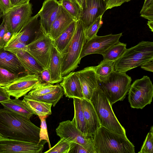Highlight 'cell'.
<instances>
[{
    "label": "cell",
    "mask_w": 153,
    "mask_h": 153,
    "mask_svg": "<svg viewBox=\"0 0 153 153\" xmlns=\"http://www.w3.org/2000/svg\"><path fill=\"white\" fill-rule=\"evenodd\" d=\"M40 128L29 118L4 108L0 109V137L38 144Z\"/></svg>",
    "instance_id": "cell-1"
},
{
    "label": "cell",
    "mask_w": 153,
    "mask_h": 153,
    "mask_svg": "<svg viewBox=\"0 0 153 153\" xmlns=\"http://www.w3.org/2000/svg\"><path fill=\"white\" fill-rule=\"evenodd\" d=\"M95 153H135L134 146L126 135L119 134L100 126L94 133Z\"/></svg>",
    "instance_id": "cell-2"
},
{
    "label": "cell",
    "mask_w": 153,
    "mask_h": 153,
    "mask_svg": "<svg viewBox=\"0 0 153 153\" xmlns=\"http://www.w3.org/2000/svg\"><path fill=\"white\" fill-rule=\"evenodd\" d=\"M76 22V28L73 38L61 53L62 77L73 71L78 67L81 60V51L87 41L83 22L80 19Z\"/></svg>",
    "instance_id": "cell-3"
},
{
    "label": "cell",
    "mask_w": 153,
    "mask_h": 153,
    "mask_svg": "<svg viewBox=\"0 0 153 153\" xmlns=\"http://www.w3.org/2000/svg\"><path fill=\"white\" fill-rule=\"evenodd\" d=\"M153 60V42L142 41L127 49L123 55L114 62V71L126 73L127 71Z\"/></svg>",
    "instance_id": "cell-4"
},
{
    "label": "cell",
    "mask_w": 153,
    "mask_h": 153,
    "mask_svg": "<svg viewBox=\"0 0 153 153\" xmlns=\"http://www.w3.org/2000/svg\"><path fill=\"white\" fill-rule=\"evenodd\" d=\"M132 79L126 73L112 72L108 76L98 79V87L109 100L111 105L125 98Z\"/></svg>",
    "instance_id": "cell-5"
},
{
    "label": "cell",
    "mask_w": 153,
    "mask_h": 153,
    "mask_svg": "<svg viewBox=\"0 0 153 153\" xmlns=\"http://www.w3.org/2000/svg\"><path fill=\"white\" fill-rule=\"evenodd\" d=\"M90 101L100 126L116 133L126 135V130L115 116L109 100L98 86L94 90Z\"/></svg>",
    "instance_id": "cell-6"
},
{
    "label": "cell",
    "mask_w": 153,
    "mask_h": 153,
    "mask_svg": "<svg viewBox=\"0 0 153 153\" xmlns=\"http://www.w3.org/2000/svg\"><path fill=\"white\" fill-rule=\"evenodd\" d=\"M53 45V41L40 26L33 39L27 45L26 51L44 69L48 68Z\"/></svg>",
    "instance_id": "cell-7"
},
{
    "label": "cell",
    "mask_w": 153,
    "mask_h": 153,
    "mask_svg": "<svg viewBox=\"0 0 153 153\" xmlns=\"http://www.w3.org/2000/svg\"><path fill=\"white\" fill-rule=\"evenodd\" d=\"M153 97V85L149 77L143 76L131 85L128 92V100L131 107L143 109L151 104Z\"/></svg>",
    "instance_id": "cell-8"
},
{
    "label": "cell",
    "mask_w": 153,
    "mask_h": 153,
    "mask_svg": "<svg viewBox=\"0 0 153 153\" xmlns=\"http://www.w3.org/2000/svg\"><path fill=\"white\" fill-rule=\"evenodd\" d=\"M56 134L70 142L78 143L89 153H95L93 144V136H88L80 131L69 120L60 122L56 129Z\"/></svg>",
    "instance_id": "cell-9"
},
{
    "label": "cell",
    "mask_w": 153,
    "mask_h": 153,
    "mask_svg": "<svg viewBox=\"0 0 153 153\" xmlns=\"http://www.w3.org/2000/svg\"><path fill=\"white\" fill-rule=\"evenodd\" d=\"M32 5L30 2L11 7L4 14L3 20L6 23L8 31L11 33H18L31 17Z\"/></svg>",
    "instance_id": "cell-10"
},
{
    "label": "cell",
    "mask_w": 153,
    "mask_h": 153,
    "mask_svg": "<svg viewBox=\"0 0 153 153\" xmlns=\"http://www.w3.org/2000/svg\"><path fill=\"white\" fill-rule=\"evenodd\" d=\"M43 82L37 74H27L2 87L10 96L19 98L24 96Z\"/></svg>",
    "instance_id": "cell-11"
},
{
    "label": "cell",
    "mask_w": 153,
    "mask_h": 153,
    "mask_svg": "<svg viewBox=\"0 0 153 153\" xmlns=\"http://www.w3.org/2000/svg\"><path fill=\"white\" fill-rule=\"evenodd\" d=\"M122 34L120 33L102 36L96 35L86 42L82 50L80 58L81 59L87 55L93 54L102 55L110 47L119 41Z\"/></svg>",
    "instance_id": "cell-12"
},
{
    "label": "cell",
    "mask_w": 153,
    "mask_h": 153,
    "mask_svg": "<svg viewBox=\"0 0 153 153\" xmlns=\"http://www.w3.org/2000/svg\"><path fill=\"white\" fill-rule=\"evenodd\" d=\"M42 140L38 144L0 137V153H42L47 141Z\"/></svg>",
    "instance_id": "cell-13"
},
{
    "label": "cell",
    "mask_w": 153,
    "mask_h": 153,
    "mask_svg": "<svg viewBox=\"0 0 153 153\" xmlns=\"http://www.w3.org/2000/svg\"><path fill=\"white\" fill-rule=\"evenodd\" d=\"M61 6L57 0H45L38 12L40 26L43 32L49 35L51 25L59 14Z\"/></svg>",
    "instance_id": "cell-14"
},
{
    "label": "cell",
    "mask_w": 153,
    "mask_h": 153,
    "mask_svg": "<svg viewBox=\"0 0 153 153\" xmlns=\"http://www.w3.org/2000/svg\"><path fill=\"white\" fill-rule=\"evenodd\" d=\"M79 78L84 99L90 101L98 86V77L93 66L88 67L76 72Z\"/></svg>",
    "instance_id": "cell-15"
},
{
    "label": "cell",
    "mask_w": 153,
    "mask_h": 153,
    "mask_svg": "<svg viewBox=\"0 0 153 153\" xmlns=\"http://www.w3.org/2000/svg\"><path fill=\"white\" fill-rule=\"evenodd\" d=\"M106 2L104 0H86V6L82 10L79 19L85 29L90 25L106 10Z\"/></svg>",
    "instance_id": "cell-16"
},
{
    "label": "cell",
    "mask_w": 153,
    "mask_h": 153,
    "mask_svg": "<svg viewBox=\"0 0 153 153\" xmlns=\"http://www.w3.org/2000/svg\"><path fill=\"white\" fill-rule=\"evenodd\" d=\"M60 85L65 96L69 98L84 99L80 81L76 72L72 71L63 77Z\"/></svg>",
    "instance_id": "cell-17"
},
{
    "label": "cell",
    "mask_w": 153,
    "mask_h": 153,
    "mask_svg": "<svg viewBox=\"0 0 153 153\" xmlns=\"http://www.w3.org/2000/svg\"><path fill=\"white\" fill-rule=\"evenodd\" d=\"M4 47H0V67L15 74H27L16 56Z\"/></svg>",
    "instance_id": "cell-18"
},
{
    "label": "cell",
    "mask_w": 153,
    "mask_h": 153,
    "mask_svg": "<svg viewBox=\"0 0 153 153\" xmlns=\"http://www.w3.org/2000/svg\"><path fill=\"white\" fill-rule=\"evenodd\" d=\"M74 21L61 6V10L59 14L51 27L49 35L52 40L53 41L57 38Z\"/></svg>",
    "instance_id": "cell-19"
},
{
    "label": "cell",
    "mask_w": 153,
    "mask_h": 153,
    "mask_svg": "<svg viewBox=\"0 0 153 153\" xmlns=\"http://www.w3.org/2000/svg\"><path fill=\"white\" fill-rule=\"evenodd\" d=\"M38 13L31 17L25 24L18 32L21 42L26 45L30 43L33 37L34 38L40 27V20Z\"/></svg>",
    "instance_id": "cell-20"
},
{
    "label": "cell",
    "mask_w": 153,
    "mask_h": 153,
    "mask_svg": "<svg viewBox=\"0 0 153 153\" xmlns=\"http://www.w3.org/2000/svg\"><path fill=\"white\" fill-rule=\"evenodd\" d=\"M27 74H37L40 76L44 69L36 59L27 51H18L14 53Z\"/></svg>",
    "instance_id": "cell-21"
},
{
    "label": "cell",
    "mask_w": 153,
    "mask_h": 153,
    "mask_svg": "<svg viewBox=\"0 0 153 153\" xmlns=\"http://www.w3.org/2000/svg\"><path fill=\"white\" fill-rule=\"evenodd\" d=\"M48 68L51 76L50 83L61 82L63 79L61 74V56L59 51L54 45Z\"/></svg>",
    "instance_id": "cell-22"
},
{
    "label": "cell",
    "mask_w": 153,
    "mask_h": 153,
    "mask_svg": "<svg viewBox=\"0 0 153 153\" xmlns=\"http://www.w3.org/2000/svg\"><path fill=\"white\" fill-rule=\"evenodd\" d=\"M85 120L91 135H93L100 126L95 109L90 101L81 100Z\"/></svg>",
    "instance_id": "cell-23"
},
{
    "label": "cell",
    "mask_w": 153,
    "mask_h": 153,
    "mask_svg": "<svg viewBox=\"0 0 153 153\" xmlns=\"http://www.w3.org/2000/svg\"><path fill=\"white\" fill-rule=\"evenodd\" d=\"M73 99L74 113L71 121L81 132L87 136H93L90 133L85 120L82 105V99L75 98Z\"/></svg>",
    "instance_id": "cell-24"
},
{
    "label": "cell",
    "mask_w": 153,
    "mask_h": 153,
    "mask_svg": "<svg viewBox=\"0 0 153 153\" xmlns=\"http://www.w3.org/2000/svg\"><path fill=\"white\" fill-rule=\"evenodd\" d=\"M22 100L34 114L39 117H46L52 114L51 108L52 105L51 104L34 100L25 95Z\"/></svg>",
    "instance_id": "cell-25"
},
{
    "label": "cell",
    "mask_w": 153,
    "mask_h": 153,
    "mask_svg": "<svg viewBox=\"0 0 153 153\" xmlns=\"http://www.w3.org/2000/svg\"><path fill=\"white\" fill-rule=\"evenodd\" d=\"M1 103L4 108L29 119L34 114L22 100L19 99H10Z\"/></svg>",
    "instance_id": "cell-26"
},
{
    "label": "cell",
    "mask_w": 153,
    "mask_h": 153,
    "mask_svg": "<svg viewBox=\"0 0 153 153\" xmlns=\"http://www.w3.org/2000/svg\"><path fill=\"white\" fill-rule=\"evenodd\" d=\"M76 21H73L68 27L53 42L54 46L61 53L69 43L74 33Z\"/></svg>",
    "instance_id": "cell-27"
},
{
    "label": "cell",
    "mask_w": 153,
    "mask_h": 153,
    "mask_svg": "<svg viewBox=\"0 0 153 153\" xmlns=\"http://www.w3.org/2000/svg\"><path fill=\"white\" fill-rule=\"evenodd\" d=\"M64 94V91L63 88L60 84H57V86L54 89L45 95L41 96L29 97L51 104L54 107L56 105Z\"/></svg>",
    "instance_id": "cell-28"
},
{
    "label": "cell",
    "mask_w": 153,
    "mask_h": 153,
    "mask_svg": "<svg viewBox=\"0 0 153 153\" xmlns=\"http://www.w3.org/2000/svg\"><path fill=\"white\" fill-rule=\"evenodd\" d=\"M126 44L118 41L110 47L102 55L103 60L115 62L123 54L126 50Z\"/></svg>",
    "instance_id": "cell-29"
},
{
    "label": "cell",
    "mask_w": 153,
    "mask_h": 153,
    "mask_svg": "<svg viewBox=\"0 0 153 153\" xmlns=\"http://www.w3.org/2000/svg\"><path fill=\"white\" fill-rule=\"evenodd\" d=\"M58 2L74 21L79 19L82 10L75 0H59Z\"/></svg>",
    "instance_id": "cell-30"
},
{
    "label": "cell",
    "mask_w": 153,
    "mask_h": 153,
    "mask_svg": "<svg viewBox=\"0 0 153 153\" xmlns=\"http://www.w3.org/2000/svg\"><path fill=\"white\" fill-rule=\"evenodd\" d=\"M114 62L102 60L97 66H93L98 79L106 77L114 71Z\"/></svg>",
    "instance_id": "cell-31"
},
{
    "label": "cell",
    "mask_w": 153,
    "mask_h": 153,
    "mask_svg": "<svg viewBox=\"0 0 153 153\" xmlns=\"http://www.w3.org/2000/svg\"><path fill=\"white\" fill-rule=\"evenodd\" d=\"M4 49L13 53L18 51L27 49V45L21 42L18 33H13L11 37L6 43Z\"/></svg>",
    "instance_id": "cell-32"
},
{
    "label": "cell",
    "mask_w": 153,
    "mask_h": 153,
    "mask_svg": "<svg viewBox=\"0 0 153 153\" xmlns=\"http://www.w3.org/2000/svg\"><path fill=\"white\" fill-rule=\"evenodd\" d=\"M57 85V84L53 85L43 82L25 95L28 97L42 96L52 91Z\"/></svg>",
    "instance_id": "cell-33"
},
{
    "label": "cell",
    "mask_w": 153,
    "mask_h": 153,
    "mask_svg": "<svg viewBox=\"0 0 153 153\" xmlns=\"http://www.w3.org/2000/svg\"><path fill=\"white\" fill-rule=\"evenodd\" d=\"M25 74H15L0 67V86H6Z\"/></svg>",
    "instance_id": "cell-34"
},
{
    "label": "cell",
    "mask_w": 153,
    "mask_h": 153,
    "mask_svg": "<svg viewBox=\"0 0 153 153\" xmlns=\"http://www.w3.org/2000/svg\"><path fill=\"white\" fill-rule=\"evenodd\" d=\"M102 15L99 16L90 25L85 29V33L87 41L97 35L99 28L102 24Z\"/></svg>",
    "instance_id": "cell-35"
},
{
    "label": "cell",
    "mask_w": 153,
    "mask_h": 153,
    "mask_svg": "<svg viewBox=\"0 0 153 153\" xmlns=\"http://www.w3.org/2000/svg\"><path fill=\"white\" fill-rule=\"evenodd\" d=\"M70 142L64 138H60L55 145L45 153H68L70 147Z\"/></svg>",
    "instance_id": "cell-36"
},
{
    "label": "cell",
    "mask_w": 153,
    "mask_h": 153,
    "mask_svg": "<svg viewBox=\"0 0 153 153\" xmlns=\"http://www.w3.org/2000/svg\"><path fill=\"white\" fill-rule=\"evenodd\" d=\"M140 13L141 17L148 21L153 22V0H145Z\"/></svg>",
    "instance_id": "cell-37"
},
{
    "label": "cell",
    "mask_w": 153,
    "mask_h": 153,
    "mask_svg": "<svg viewBox=\"0 0 153 153\" xmlns=\"http://www.w3.org/2000/svg\"><path fill=\"white\" fill-rule=\"evenodd\" d=\"M153 126L150 128L141 150L138 153H153Z\"/></svg>",
    "instance_id": "cell-38"
},
{
    "label": "cell",
    "mask_w": 153,
    "mask_h": 153,
    "mask_svg": "<svg viewBox=\"0 0 153 153\" xmlns=\"http://www.w3.org/2000/svg\"><path fill=\"white\" fill-rule=\"evenodd\" d=\"M45 117H40L39 118L41 120V127L39 136L40 142L42 140H45L48 143L49 147L51 148V145L48 134L47 126Z\"/></svg>",
    "instance_id": "cell-39"
},
{
    "label": "cell",
    "mask_w": 153,
    "mask_h": 153,
    "mask_svg": "<svg viewBox=\"0 0 153 153\" xmlns=\"http://www.w3.org/2000/svg\"><path fill=\"white\" fill-rule=\"evenodd\" d=\"M3 20L4 21V24L0 32V47L4 46L12 34L8 31L7 25L5 21Z\"/></svg>",
    "instance_id": "cell-40"
},
{
    "label": "cell",
    "mask_w": 153,
    "mask_h": 153,
    "mask_svg": "<svg viewBox=\"0 0 153 153\" xmlns=\"http://www.w3.org/2000/svg\"><path fill=\"white\" fill-rule=\"evenodd\" d=\"M89 153L88 151L80 144L71 142L68 153Z\"/></svg>",
    "instance_id": "cell-41"
},
{
    "label": "cell",
    "mask_w": 153,
    "mask_h": 153,
    "mask_svg": "<svg viewBox=\"0 0 153 153\" xmlns=\"http://www.w3.org/2000/svg\"><path fill=\"white\" fill-rule=\"evenodd\" d=\"M131 0H107L106 3V10L120 6L123 3Z\"/></svg>",
    "instance_id": "cell-42"
},
{
    "label": "cell",
    "mask_w": 153,
    "mask_h": 153,
    "mask_svg": "<svg viewBox=\"0 0 153 153\" xmlns=\"http://www.w3.org/2000/svg\"><path fill=\"white\" fill-rule=\"evenodd\" d=\"M40 76L43 82L51 83V74L48 68L43 69L41 72Z\"/></svg>",
    "instance_id": "cell-43"
},
{
    "label": "cell",
    "mask_w": 153,
    "mask_h": 153,
    "mask_svg": "<svg viewBox=\"0 0 153 153\" xmlns=\"http://www.w3.org/2000/svg\"><path fill=\"white\" fill-rule=\"evenodd\" d=\"M11 7L10 0H0V8L4 14Z\"/></svg>",
    "instance_id": "cell-44"
},
{
    "label": "cell",
    "mask_w": 153,
    "mask_h": 153,
    "mask_svg": "<svg viewBox=\"0 0 153 153\" xmlns=\"http://www.w3.org/2000/svg\"><path fill=\"white\" fill-rule=\"evenodd\" d=\"M10 96L6 90L0 86V103L10 99Z\"/></svg>",
    "instance_id": "cell-45"
},
{
    "label": "cell",
    "mask_w": 153,
    "mask_h": 153,
    "mask_svg": "<svg viewBox=\"0 0 153 153\" xmlns=\"http://www.w3.org/2000/svg\"><path fill=\"white\" fill-rule=\"evenodd\" d=\"M141 68L146 71L153 72V60L150 61L141 66Z\"/></svg>",
    "instance_id": "cell-46"
},
{
    "label": "cell",
    "mask_w": 153,
    "mask_h": 153,
    "mask_svg": "<svg viewBox=\"0 0 153 153\" xmlns=\"http://www.w3.org/2000/svg\"><path fill=\"white\" fill-rule=\"evenodd\" d=\"M30 0H10L12 7L17 5L26 4L29 2Z\"/></svg>",
    "instance_id": "cell-47"
},
{
    "label": "cell",
    "mask_w": 153,
    "mask_h": 153,
    "mask_svg": "<svg viewBox=\"0 0 153 153\" xmlns=\"http://www.w3.org/2000/svg\"><path fill=\"white\" fill-rule=\"evenodd\" d=\"M79 5L82 10L86 6V0H75Z\"/></svg>",
    "instance_id": "cell-48"
},
{
    "label": "cell",
    "mask_w": 153,
    "mask_h": 153,
    "mask_svg": "<svg viewBox=\"0 0 153 153\" xmlns=\"http://www.w3.org/2000/svg\"><path fill=\"white\" fill-rule=\"evenodd\" d=\"M4 13L1 9L0 8V20L1 17H3Z\"/></svg>",
    "instance_id": "cell-49"
},
{
    "label": "cell",
    "mask_w": 153,
    "mask_h": 153,
    "mask_svg": "<svg viewBox=\"0 0 153 153\" xmlns=\"http://www.w3.org/2000/svg\"><path fill=\"white\" fill-rule=\"evenodd\" d=\"M4 20H3V22L1 25H0V32L2 29L3 28L4 26Z\"/></svg>",
    "instance_id": "cell-50"
},
{
    "label": "cell",
    "mask_w": 153,
    "mask_h": 153,
    "mask_svg": "<svg viewBox=\"0 0 153 153\" xmlns=\"http://www.w3.org/2000/svg\"><path fill=\"white\" fill-rule=\"evenodd\" d=\"M104 1H107V0H104Z\"/></svg>",
    "instance_id": "cell-51"
}]
</instances>
